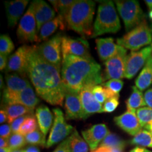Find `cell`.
Instances as JSON below:
<instances>
[{"mask_svg": "<svg viewBox=\"0 0 152 152\" xmlns=\"http://www.w3.org/2000/svg\"><path fill=\"white\" fill-rule=\"evenodd\" d=\"M49 2L52 4L55 11H57L58 14L66 18L70 9L75 2V1H73V0H58V1H49Z\"/></svg>", "mask_w": 152, "mask_h": 152, "instance_id": "33", "label": "cell"}, {"mask_svg": "<svg viewBox=\"0 0 152 152\" xmlns=\"http://www.w3.org/2000/svg\"><path fill=\"white\" fill-rule=\"evenodd\" d=\"M91 152H94V151H91Z\"/></svg>", "mask_w": 152, "mask_h": 152, "instance_id": "58", "label": "cell"}, {"mask_svg": "<svg viewBox=\"0 0 152 152\" xmlns=\"http://www.w3.org/2000/svg\"><path fill=\"white\" fill-rule=\"evenodd\" d=\"M127 145V142L116 134L110 132L107 136L104 138L99 147H106L110 148H122L125 149Z\"/></svg>", "mask_w": 152, "mask_h": 152, "instance_id": "30", "label": "cell"}, {"mask_svg": "<svg viewBox=\"0 0 152 152\" xmlns=\"http://www.w3.org/2000/svg\"><path fill=\"white\" fill-rule=\"evenodd\" d=\"M130 144L137 147L152 148V133L145 129H142L130 140Z\"/></svg>", "mask_w": 152, "mask_h": 152, "instance_id": "29", "label": "cell"}, {"mask_svg": "<svg viewBox=\"0 0 152 152\" xmlns=\"http://www.w3.org/2000/svg\"><path fill=\"white\" fill-rule=\"evenodd\" d=\"M113 121L120 128L133 137L142 130L140 121L134 112L125 111L124 113L114 118Z\"/></svg>", "mask_w": 152, "mask_h": 152, "instance_id": "16", "label": "cell"}, {"mask_svg": "<svg viewBox=\"0 0 152 152\" xmlns=\"http://www.w3.org/2000/svg\"><path fill=\"white\" fill-rule=\"evenodd\" d=\"M32 49V46L20 47L9 58L6 72H15L21 75L27 74L28 66V54Z\"/></svg>", "mask_w": 152, "mask_h": 152, "instance_id": "13", "label": "cell"}, {"mask_svg": "<svg viewBox=\"0 0 152 152\" xmlns=\"http://www.w3.org/2000/svg\"><path fill=\"white\" fill-rule=\"evenodd\" d=\"M144 100L148 107L152 108V88L146 91L144 95Z\"/></svg>", "mask_w": 152, "mask_h": 152, "instance_id": "43", "label": "cell"}, {"mask_svg": "<svg viewBox=\"0 0 152 152\" xmlns=\"http://www.w3.org/2000/svg\"><path fill=\"white\" fill-rule=\"evenodd\" d=\"M127 49L119 46L118 51L115 56L105 61V80H121L124 77Z\"/></svg>", "mask_w": 152, "mask_h": 152, "instance_id": "11", "label": "cell"}, {"mask_svg": "<svg viewBox=\"0 0 152 152\" xmlns=\"http://www.w3.org/2000/svg\"><path fill=\"white\" fill-rule=\"evenodd\" d=\"M65 110L66 120L86 119L80 93L66 91L65 94Z\"/></svg>", "mask_w": 152, "mask_h": 152, "instance_id": "14", "label": "cell"}, {"mask_svg": "<svg viewBox=\"0 0 152 152\" xmlns=\"http://www.w3.org/2000/svg\"><path fill=\"white\" fill-rule=\"evenodd\" d=\"M121 28L119 17L113 1H102L99 6L97 16L94 23V31L91 37L106 33H116Z\"/></svg>", "mask_w": 152, "mask_h": 152, "instance_id": "4", "label": "cell"}, {"mask_svg": "<svg viewBox=\"0 0 152 152\" xmlns=\"http://www.w3.org/2000/svg\"><path fill=\"white\" fill-rule=\"evenodd\" d=\"M94 12V1L91 0H76L65 18L68 29L73 30L83 38L87 36L92 37Z\"/></svg>", "mask_w": 152, "mask_h": 152, "instance_id": "3", "label": "cell"}, {"mask_svg": "<svg viewBox=\"0 0 152 152\" xmlns=\"http://www.w3.org/2000/svg\"><path fill=\"white\" fill-rule=\"evenodd\" d=\"M95 42L96 51L102 61H106L115 56L118 51L119 45L114 43L113 38H98Z\"/></svg>", "mask_w": 152, "mask_h": 152, "instance_id": "22", "label": "cell"}, {"mask_svg": "<svg viewBox=\"0 0 152 152\" xmlns=\"http://www.w3.org/2000/svg\"><path fill=\"white\" fill-rule=\"evenodd\" d=\"M9 151H10V149H9V148H7V149H0V152H9Z\"/></svg>", "mask_w": 152, "mask_h": 152, "instance_id": "55", "label": "cell"}, {"mask_svg": "<svg viewBox=\"0 0 152 152\" xmlns=\"http://www.w3.org/2000/svg\"><path fill=\"white\" fill-rule=\"evenodd\" d=\"M151 30H152V26H151Z\"/></svg>", "mask_w": 152, "mask_h": 152, "instance_id": "57", "label": "cell"}, {"mask_svg": "<svg viewBox=\"0 0 152 152\" xmlns=\"http://www.w3.org/2000/svg\"><path fill=\"white\" fill-rule=\"evenodd\" d=\"M63 58L68 55H73L83 58H92L89 44L84 38H73L63 37L61 41Z\"/></svg>", "mask_w": 152, "mask_h": 152, "instance_id": "12", "label": "cell"}, {"mask_svg": "<svg viewBox=\"0 0 152 152\" xmlns=\"http://www.w3.org/2000/svg\"><path fill=\"white\" fill-rule=\"evenodd\" d=\"M94 152H111L109 147H99L97 149H96Z\"/></svg>", "mask_w": 152, "mask_h": 152, "instance_id": "49", "label": "cell"}, {"mask_svg": "<svg viewBox=\"0 0 152 152\" xmlns=\"http://www.w3.org/2000/svg\"><path fill=\"white\" fill-rule=\"evenodd\" d=\"M136 114L142 128L152 121V108L145 106L140 108L137 110Z\"/></svg>", "mask_w": 152, "mask_h": 152, "instance_id": "34", "label": "cell"}, {"mask_svg": "<svg viewBox=\"0 0 152 152\" xmlns=\"http://www.w3.org/2000/svg\"><path fill=\"white\" fill-rule=\"evenodd\" d=\"M18 38L21 42H38L37 22L35 16V8L32 2L19 23L16 32Z\"/></svg>", "mask_w": 152, "mask_h": 152, "instance_id": "8", "label": "cell"}, {"mask_svg": "<svg viewBox=\"0 0 152 152\" xmlns=\"http://www.w3.org/2000/svg\"><path fill=\"white\" fill-rule=\"evenodd\" d=\"M152 54V44L137 52H131L126 58L124 77L132 79L146 64Z\"/></svg>", "mask_w": 152, "mask_h": 152, "instance_id": "10", "label": "cell"}, {"mask_svg": "<svg viewBox=\"0 0 152 152\" xmlns=\"http://www.w3.org/2000/svg\"><path fill=\"white\" fill-rule=\"evenodd\" d=\"M12 134L13 132L11 125H9V124H4L1 125V127H0V136H1V138L8 140Z\"/></svg>", "mask_w": 152, "mask_h": 152, "instance_id": "41", "label": "cell"}, {"mask_svg": "<svg viewBox=\"0 0 152 152\" xmlns=\"http://www.w3.org/2000/svg\"><path fill=\"white\" fill-rule=\"evenodd\" d=\"M8 143L10 149H20L27 144L25 136L20 133H13L8 139Z\"/></svg>", "mask_w": 152, "mask_h": 152, "instance_id": "35", "label": "cell"}, {"mask_svg": "<svg viewBox=\"0 0 152 152\" xmlns=\"http://www.w3.org/2000/svg\"><path fill=\"white\" fill-rule=\"evenodd\" d=\"M53 152H71L69 137L66 138V140L61 142Z\"/></svg>", "mask_w": 152, "mask_h": 152, "instance_id": "42", "label": "cell"}, {"mask_svg": "<svg viewBox=\"0 0 152 152\" xmlns=\"http://www.w3.org/2000/svg\"><path fill=\"white\" fill-rule=\"evenodd\" d=\"M124 83L122 80L112 79L102 83V86L106 87V89L109 90L111 92L114 93L115 94L119 95V93L123 89Z\"/></svg>", "mask_w": 152, "mask_h": 152, "instance_id": "38", "label": "cell"}, {"mask_svg": "<svg viewBox=\"0 0 152 152\" xmlns=\"http://www.w3.org/2000/svg\"><path fill=\"white\" fill-rule=\"evenodd\" d=\"M152 84V55L147 60L135 80V86L143 91Z\"/></svg>", "mask_w": 152, "mask_h": 152, "instance_id": "25", "label": "cell"}, {"mask_svg": "<svg viewBox=\"0 0 152 152\" xmlns=\"http://www.w3.org/2000/svg\"><path fill=\"white\" fill-rule=\"evenodd\" d=\"M92 93L94 94L95 99L102 104L104 103L109 99L114 96H118L119 95L115 94L114 93L111 92L109 90L106 89V87L102 86V85H95L92 89Z\"/></svg>", "mask_w": 152, "mask_h": 152, "instance_id": "31", "label": "cell"}, {"mask_svg": "<svg viewBox=\"0 0 152 152\" xmlns=\"http://www.w3.org/2000/svg\"><path fill=\"white\" fill-rule=\"evenodd\" d=\"M132 90V94L129 96L125 103H126L127 111L136 113L137 110L140 108L144 107L147 104L141 90H139L136 86H133Z\"/></svg>", "mask_w": 152, "mask_h": 152, "instance_id": "26", "label": "cell"}, {"mask_svg": "<svg viewBox=\"0 0 152 152\" xmlns=\"http://www.w3.org/2000/svg\"><path fill=\"white\" fill-rule=\"evenodd\" d=\"M144 129H145V130L149 131V132H151L152 133V121L146 125L144 127Z\"/></svg>", "mask_w": 152, "mask_h": 152, "instance_id": "50", "label": "cell"}, {"mask_svg": "<svg viewBox=\"0 0 152 152\" xmlns=\"http://www.w3.org/2000/svg\"><path fill=\"white\" fill-rule=\"evenodd\" d=\"M130 152H152L150 150L146 149L145 147H135L133 148L132 149H131Z\"/></svg>", "mask_w": 152, "mask_h": 152, "instance_id": "47", "label": "cell"}, {"mask_svg": "<svg viewBox=\"0 0 152 152\" xmlns=\"http://www.w3.org/2000/svg\"><path fill=\"white\" fill-rule=\"evenodd\" d=\"M110 133L106 124H96L87 130L82 131V135L88 144L91 151L97 149L104 138Z\"/></svg>", "mask_w": 152, "mask_h": 152, "instance_id": "15", "label": "cell"}, {"mask_svg": "<svg viewBox=\"0 0 152 152\" xmlns=\"http://www.w3.org/2000/svg\"><path fill=\"white\" fill-rule=\"evenodd\" d=\"M0 87H1V89L4 88V82L2 79V76L1 75V77H0Z\"/></svg>", "mask_w": 152, "mask_h": 152, "instance_id": "54", "label": "cell"}, {"mask_svg": "<svg viewBox=\"0 0 152 152\" xmlns=\"http://www.w3.org/2000/svg\"><path fill=\"white\" fill-rule=\"evenodd\" d=\"M118 45L135 52L142 47L152 44V30L149 28L146 18L137 27L133 28L122 38L117 39Z\"/></svg>", "mask_w": 152, "mask_h": 152, "instance_id": "5", "label": "cell"}, {"mask_svg": "<svg viewBox=\"0 0 152 152\" xmlns=\"http://www.w3.org/2000/svg\"><path fill=\"white\" fill-rule=\"evenodd\" d=\"M144 2L147 5L148 8L150 9V11L152 10V0H145Z\"/></svg>", "mask_w": 152, "mask_h": 152, "instance_id": "52", "label": "cell"}, {"mask_svg": "<svg viewBox=\"0 0 152 152\" xmlns=\"http://www.w3.org/2000/svg\"><path fill=\"white\" fill-rule=\"evenodd\" d=\"M4 109L7 112V117H8V123L10 124L19 117L23 116L24 115H27V114L33 113V112L31 110H30L26 106L21 105V104H7V105H4Z\"/></svg>", "mask_w": 152, "mask_h": 152, "instance_id": "27", "label": "cell"}, {"mask_svg": "<svg viewBox=\"0 0 152 152\" xmlns=\"http://www.w3.org/2000/svg\"><path fill=\"white\" fill-rule=\"evenodd\" d=\"M8 122V117H7V112L5 111L4 109H1L0 111V123L2 124V123L5 122Z\"/></svg>", "mask_w": 152, "mask_h": 152, "instance_id": "45", "label": "cell"}, {"mask_svg": "<svg viewBox=\"0 0 152 152\" xmlns=\"http://www.w3.org/2000/svg\"><path fill=\"white\" fill-rule=\"evenodd\" d=\"M9 152H24V149H10Z\"/></svg>", "mask_w": 152, "mask_h": 152, "instance_id": "53", "label": "cell"}, {"mask_svg": "<svg viewBox=\"0 0 152 152\" xmlns=\"http://www.w3.org/2000/svg\"><path fill=\"white\" fill-rule=\"evenodd\" d=\"M94 86V85H87L80 92L81 103L87 118L94 113H102L103 106L95 99L92 93Z\"/></svg>", "mask_w": 152, "mask_h": 152, "instance_id": "17", "label": "cell"}, {"mask_svg": "<svg viewBox=\"0 0 152 152\" xmlns=\"http://www.w3.org/2000/svg\"><path fill=\"white\" fill-rule=\"evenodd\" d=\"M35 116L39 130L43 133L44 136L46 137L49 129L53 123V114L47 106L39 105L36 109Z\"/></svg>", "mask_w": 152, "mask_h": 152, "instance_id": "24", "label": "cell"}, {"mask_svg": "<svg viewBox=\"0 0 152 152\" xmlns=\"http://www.w3.org/2000/svg\"><path fill=\"white\" fill-rule=\"evenodd\" d=\"M54 121L46 143V148H50L68 138L74 131L73 127L66 121L63 111L58 108L53 109Z\"/></svg>", "mask_w": 152, "mask_h": 152, "instance_id": "7", "label": "cell"}, {"mask_svg": "<svg viewBox=\"0 0 152 152\" xmlns=\"http://www.w3.org/2000/svg\"><path fill=\"white\" fill-rule=\"evenodd\" d=\"M110 149L111 152H123L124 151V149L122 148H110Z\"/></svg>", "mask_w": 152, "mask_h": 152, "instance_id": "51", "label": "cell"}, {"mask_svg": "<svg viewBox=\"0 0 152 152\" xmlns=\"http://www.w3.org/2000/svg\"><path fill=\"white\" fill-rule=\"evenodd\" d=\"M24 152H41L37 146L30 145L24 149Z\"/></svg>", "mask_w": 152, "mask_h": 152, "instance_id": "46", "label": "cell"}, {"mask_svg": "<svg viewBox=\"0 0 152 152\" xmlns=\"http://www.w3.org/2000/svg\"><path fill=\"white\" fill-rule=\"evenodd\" d=\"M14 50V45L10 37L7 35H1L0 37V53L8 56Z\"/></svg>", "mask_w": 152, "mask_h": 152, "instance_id": "37", "label": "cell"}, {"mask_svg": "<svg viewBox=\"0 0 152 152\" xmlns=\"http://www.w3.org/2000/svg\"><path fill=\"white\" fill-rule=\"evenodd\" d=\"M28 4V0H15L11 1H6V11H7L9 27L13 28L16 26L18 19L23 14Z\"/></svg>", "mask_w": 152, "mask_h": 152, "instance_id": "21", "label": "cell"}, {"mask_svg": "<svg viewBox=\"0 0 152 152\" xmlns=\"http://www.w3.org/2000/svg\"><path fill=\"white\" fill-rule=\"evenodd\" d=\"M39 100L37 99L33 88L31 87V85H29L27 88L21 91L20 92L14 95V96L4 102L5 105L7 104H21L23 106H26L30 110L34 112L35 107L39 104Z\"/></svg>", "mask_w": 152, "mask_h": 152, "instance_id": "19", "label": "cell"}, {"mask_svg": "<svg viewBox=\"0 0 152 152\" xmlns=\"http://www.w3.org/2000/svg\"><path fill=\"white\" fill-rule=\"evenodd\" d=\"M5 78L7 82V87L3 92L4 103L9 99L20 92L30 85L29 81L18 76L17 73L7 74Z\"/></svg>", "mask_w": 152, "mask_h": 152, "instance_id": "18", "label": "cell"}, {"mask_svg": "<svg viewBox=\"0 0 152 152\" xmlns=\"http://www.w3.org/2000/svg\"><path fill=\"white\" fill-rule=\"evenodd\" d=\"M119 105V96H114L108 99L102 107V113H111L116 109Z\"/></svg>", "mask_w": 152, "mask_h": 152, "instance_id": "39", "label": "cell"}, {"mask_svg": "<svg viewBox=\"0 0 152 152\" xmlns=\"http://www.w3.org/2000/svg\"><path fill=\"white\" fill-rule=\"evenodd\" d=\"M8 61V56L0 54V70L1 71H3L7 68Z\"/></svg>", "mask_w": 152, "mask_h": 152, "instance_id": "44", "label": "cell"}, {"mask_svg": "<svg viewBox=\"0 0 152 152\" xmlns=\"http://www.w3.org/2000/svg\"><path fill=\"white\" fill-rule=\"evenodd\" d=\"M33 113L27 114V115H24L23 116H20L18 118L15 120L13 123H11V128L12 130L13 133H19V130H20V127L23 124V123L26 121V120L29 118L31 115H33Z\"/></svg>", "mask_w": 152, "mask_h": 152, "instance_id": "40", "label": "cell"}, {"mask_svg": "<svg viewBox=\"0 0 152 152\" xmlns=\"http://www.w3.org/2000/svg\"><path fill=\"white\" fill-rule=\"evenodd\" d=\"M67 24L65 18L58 14L56 18L52 19L50 21L43 25L39 31V42L42 41H47V39L53 35L57 30H64L66 29Z\"/></svg>", "mask_w": 152, "mask_h": 152, "instance_id": "23", "label": "cell"}, {"mask_svg": "<svg viewBox=\"0 0 152 152\" xmlns=\"http://www.w3.org/2000/svg\"><path fill=\"white\" fill-rule=\"evenodd\" d=\"M26 143L33 146H40L42 147H46V137L39 129L34 132L25 135Z\"/></svg>", "mask_w": 152, "mask_h": 152, "instance_id": "32", "label": "cell"}, {"mask_svg": "<svg viewBox=\"0 0 152 152\" xmlns=\"http://www.w3.org/2000/svg\"><path fill=\"white\" fill-rule=\"evenodd\" d=\"M33 3L35 8V16L38 33L43 25L56 18V11L42 0L33 1Z\"/></svg>", "mask_w": 152, "mask_h": 152, "instance_id": "20", "label": "cell"}, {"mask_svg": "<svg viewBox=\"0 0 152 152\" xmlns=\"http://www.w3.org/2000/svg\"><path fill=\"white\" fill-rule=\"evenodd\" d=\"M61 35L58 33L37 47L38 53L44 59L59 69L63 60L61 52Z\"/></svg>", "mask_w": 152, "mask_h": 152, "instance_id": "9", "label": "cell"}, {"mask_svg": "<svg viewBox=\"0 0 152 152\" xmlns=\"http://www.w3.org/2000/svg\"><path fill=\"white\" fill-rule=\"evenodd\" d=\"M101 66L92 58L68 55L63 58L61 75L65 92L80 93L87 85H98L104 80Z\"/></svg>", "mask_w": 152, "mask_h": 152, "instance_id": "2", "label": "cell"}, {"mask_svg": "<svg viewBox=\"0 0 152 152\" xmlns=\"http://www.w3.org/2000/svg\"><path fill=\"white\" fill-rule=\"evenodd\" d=\"M120 16L123 19L126 31L130 32L145 18L140 3L135 0L115 1Z\"/></svg>", "mask_w": 152, "mask_h": 152, "instance_id": "6", "label": "cell"}, {"mask_svg": "<svg viewBox=\"0 0 152 152\" xmlns=\"http://www.w3.org/2000/svg\"><path fill=\"white\" fill-rule=\"evenodd\" d=\"M38 127L39 126H38L37 121H36L35 118L33 115L26 120L23 124L20 127L19 133L25 136L26 134H29V133H31L37 130Z\"/></svg>", "mask_w": 152, "mask_h": 152, "instance_id": "36", "label": "cell"}, {"mask_svg": "<svg viewBox=\"0 0 152 152\" xmlns=\"http://www.w3.org/2000/svg\"><path fill=\"white\" fill-rule=\"evenodd\" d=\"M27 75L39 97L51 105L63 106L66 92L60 69L44 59L35 45L28 54Z\"/></svg>", "mask_w": 152, "mask_h": 152, "instance_id": "1", "label": "cell"}, {"mask_svg": "<svg viewBox=\"0 0 152 152\" xmlns=\"http://www.w3.org/2000/svg\"><path fill=\"white\" fill-rule=\"evenodd\" d=\"M0 148L1 149H7V148H9L8 140L7 139L0 138Z\"/></svg>", "mask_w": 152, "mask_h": 152, "instance_id": "48", "label": "cell"}, {"mask_svg": "<svg viewBox=\"0 0 152 152\" xmlns=\"http://www.w3.org/2000/svg\"><path fill=\"white\" fill-rule=\"evenodd\" d=\"M69 143L71 152H89V146L86 141L74 129L73 133L69 137Z\"/></svg>", "mask_w": 152, "mask_h": 152, "instance_id": "28", "label": "cell"}, {"mask_svg": "<svg viewBox=\"0 0 152 152\" xmlns=\"http://www.w3.org/2000/svg\"><path fill=\"white\" fill-rule=\"evenodd\" d=\"M149 17L150 20H151V22H152V10H151V11H149Z\"/></svg>", "mask_w": 152, "mask_h": 152, "instance_id": "56", "label": "cell"}]
</instances>
